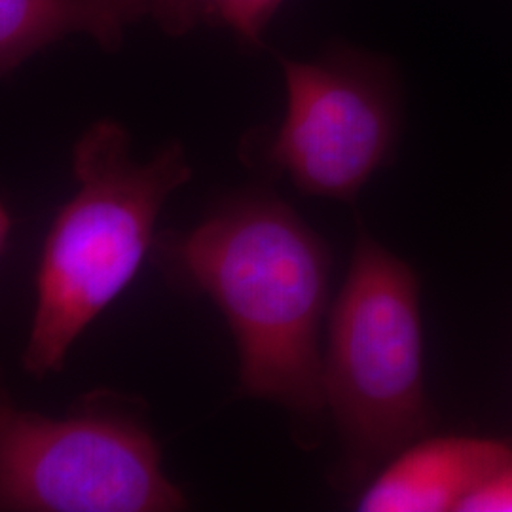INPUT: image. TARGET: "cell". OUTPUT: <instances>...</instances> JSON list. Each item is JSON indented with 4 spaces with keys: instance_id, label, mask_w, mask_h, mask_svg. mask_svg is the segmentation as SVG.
Wrapping results in <instances>:
<instances>
[{
    "instance_id": "obj_1",
    "label": "cell",
    "mask_w": 512,
    "mask_h": 512,
    "mask_svg": "<svg viewBox=\"0 0 512 512\" xmlns=\"http://www.w3.org/2000/svg\"><path fill=\"white\" fill-rule=\"evenodd\" d=\"M164 274L222 311L239 355V391L281 406L311 450L325 427L319 334L329 300L330 251L270 190L220 203L196 228L154 239Z\"/></svg>"
},
{
    "instance_id": "obj_2",
    "label": "cell",
    "mask_w": 512,
    "mask_h": 512,
    "mask_svg": "<svg viewBox=\"0 0 512 512\" xmlns=\"http://www.w3.org/2000/svg\"><path fill=\"white\" fill-rule=\"evenodd\" d=\"M126 129L101 120L73 152L76 192L59 209L42 245L37 308L23 368L44 378L59 372L74 342L135 279L154 247L167 198L192 179L181 143L145 164L131 158Z\"/></svg>"
},
{
    "instance_id": "obj_3",
    "label": "cell",
    "mask_w": 512,
    "mask_h": 512,
    "mask_svg": "<svg viewBox=\"0 0 512 512\" xmlns=\"http://www.w3.org/2000/svg\"><path fill=\"white\" fill-rule=\"evenodd\" d=\"M323 393L340 440L330 480L342 492L363 488L433 425L420 279L361 220L348 277L330 311Z\"/></svg>"
},
{
    "instance_id": "obj_4",
    "label": "cell",
    "mask_w": 512,
    "mask_h": 512,
    "mask_svg": "<svg viewBox=\"0 0 512 512\" xmlns=\"http://www.w3.org/2000/svg\"><path fill=\"white\" fill-rule=\"evenodd\" d=\"M186 505L133 399L101 389L52 418L0 395V511L173 512Z\"/></svg>"
},
{
    "instance_id": "obj_5",
    "label": "cell",
    "mask_w": 512,
    "mask_h": 512,
    "mask_svg": "<svg viewBox=\"0 0 512 512\" xmlns=\"http://www.w3.org/2000/svg\"><path fill=\"white\" fill-rule=\"evenodd\" d=\"M287 109L279 126L243 141V158L287 175L298 192L353 202L395 156L403 128L397 69L382 55L336 48L281 57Z\"/></svg>"
},
{
    "instance_id": "obj_6",
    "label": "cell",
    "mask_w": 512,
    "mask_h": 512,
    "mask_svg": "<svg viewBox=\"0 0 512 512\" xmlns=\"http://www.w3.org/2000/svg\"><path fill=\"white\" fill-rule=\"evenodd\" d=\"M512 461L505 440L421 439L391 459L359 499L363 512H458L463 499Z\"/></svg>"
},
{
    "instance_id": "obj_7",
    "label": "cell",
    "mask_w": 512,
    "mask_h": 512,
    "mask_svg": "<svg viewBox=\"0 0 512 512\" xmlns=\"http://www.w3.org/2000/svg\"><path fill=\"white\" fill-rule=\"evenodd\" d=\"M152 8L154 0H0V80L76 33L118 50L129 25L152 16Z\"/></svg>"
},
{
    "instance_id": "obj_8",
    "label": "cell",
    "mask_w": 512,
    "mask_h": 512,
    "mask_svg": "<svg viewBox=\"0 0 512 512\" xmlns=\"http://www.w3.org/2000/svg\"><path fill=\"white\" fill-rule=\"evenodd\" d=\"M285 0H202L203 21L228 27L251 48L264 44V35Z\"/></svg>"
},
{
    "instance_id": "obj_9",
    "label": "cell",
    "mask_w": 512,
    "mask_h": 512,
    "mask_svg": "<svg viewBox=\"0 0 512 512\" xmlns=\"http://www.w3.org/2000/svg\"><path fill=\"white\" fill-rule=\"evenodd\" d=\"M458 512H512V461L467 495Z\"/></svg>"
},
{
    "instance_id": "obj_10",
    "label": "cell",
    "mask_w": 512,
    "mask_h": 512,
    "mask_svg": "<svg viewBox=\"0 0 512 512\" xmlns=\"http://www.w3.org/2000/svg\"><path fill=\"white\" fill-rule=\"evenodd\" d=\"M169 35H184L203 21L202 0H154L152 16Z\"/></svg>"
},
{
    "instance_id": "obj_11",
    "label": "cell",
    "mask_w": 512,
    "mask_h": 512,
    "mask_svg": "<svg viewBox=\"0 0 512 512\" xmlns=\"http://www.w3.org/2000/svg\"><path fill=\"white\" fill-rule=\"evenodd\" d=\"M10 230H12V219H10V213L6 211V207L0 202V253L4 251L6 247V241L10 236Z\"/></svg>"
}]
</instances>
